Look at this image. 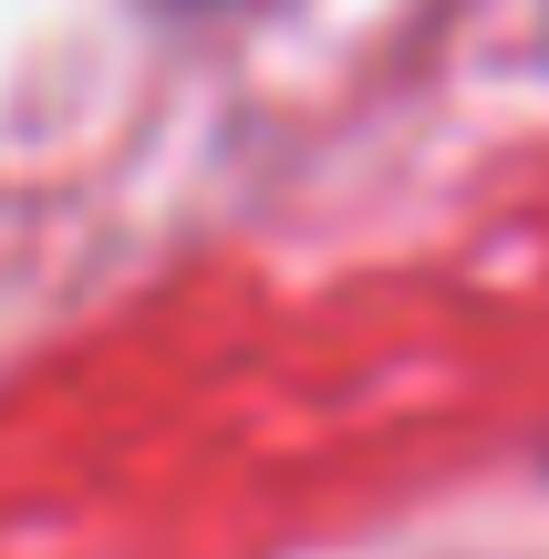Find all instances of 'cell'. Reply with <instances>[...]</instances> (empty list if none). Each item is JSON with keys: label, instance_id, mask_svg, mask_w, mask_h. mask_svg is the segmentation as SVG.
Here are the masks:
<instances>
[{"label": "cell", "instance_id": "obj_1", "mask_svg": "<svg viewBox=\"0 0 549 559\" xmlns=\"http://www.w3.org/2000/svg\"><path fill=\"white\" fill-rule=\"evenodd\" d=\"M177 11H198V0H177Z\"/></svg>", "mask_w": 549, "mask_h": 559}]
</instances>
